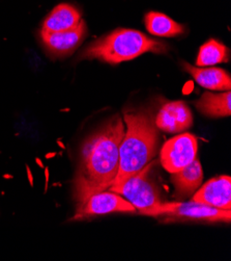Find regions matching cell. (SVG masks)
Listing matches in <instances>:
<instances>
[{
	"instance_id": "1",
	"label": "cell",
	"mask_w": 231,
	"mask_h": 261,
	"mask_svg": "<svg viewBox=\"0 0 231 261\" xmlns=\"http://www.w3.org/2000/svg\"><path fill=\"white\" fill-rule=\"evenodd\" d=\"M124 132L125 126L117 116L84 142L74 180V198L77 208L90 196L112 187L118 173L119 146Z\"/></svg>"
},
{
	"instance_id": "2",
	"label": "cell",
	"mask_w": 231,
	"mask_h": 261,
	"mask_svg": "<svg viewBox=\"0 0 231 261\" xmlns=\"http://www.w3.org/2000/svg\"><path fill=\"white\" fill-rule=\"evenodd\" d=\"M125 132L119 146V168L112 187L141 171L156 158L159 146L158 128L145 112L124 114Z\"/></svg>"
},
{
	"instance_id": "3",
	"label": "cell",
	"mask_w": 231,
	"mask_h": 261,
	"mask_svg": "<svg viewBox=\"0 0 231 261\" xmlns=\"http://www.w3.org/2000/svg\"><path fill=\"white\" fill-rule=\"evenodd\" d=\"M167 50L168 46L161 41L153 40L138 31L119 29L92 42L80 58L116 65L134 60L146 52L165 54Z\"/></svg>"
},
{
	"instance_id": "4",
	"label": "cell",
	"mask_w": 231,
	"mask_h": 261,
	"mask_svg": "<svg viewBox=\"0 0 231 261\" xmlns=\"http://www.w3.org/2000/svg\"><path fill=\"white\" fill-rule=\"evenodd\" d=\"M139 214L156 219H163L165 221L193 220L222 223H230L231 221V211L219 210V208L194 201L187 203L163 202L151 210L143 211Z\"/></svg>"
},
{
	"instance_id": "5",
	"label": "cell",
	"mask_w": 231,
	"mask_h": 261,
	"mask_svg": "<svg viewBox=\"0 0 231 261\" xmlns=\"http://www.w3.org/2000/svg\"><path fill=\"white\" fill-rule=\"evenodd\" d=\"M151 167L152 164H148L121 185L109 188V191L124 197L139 213L160 205L163 203L160 190L149 176Z\"/></svg>"
},
{
	"instance_id": "6",
	"label": "cell",
	"mask_w": 231,
	"mask_h": 261,
	"mask_svg": "<svg viewBox=\"0 0 231 261\" xmlns=\"http://www.w3.org/2000/svg\"><path fill=\"white\" fill-rule=\"evenodd\" d=\"M197 139L183 134L167 141L161 150V164L169 173H175L189 166L197 158Z\"/></svg>"
},
{
	"instance_id": "7",
	"label": "cell",
	"mask_w": 231,
	"mask_h": 261,
	"mask_svg": "<svg viewBox=\"0 0 231 261\" xmlns=\"http://www.w3.org/2000/svg\"><path fill=\"white\" fill-rule=\"evenodd\" d=\"M136 208L113 192H100L90 196L80 207L76 208L74 220H81L112 213H135Z\"/></svg>"
},
{
	"instance_id": "8",
	"label": "cell",
	"mask_w": 231,
	"mask_h": 261,
	"mask_svg": "<svg viewBox=\"0 0 231 261\" xmlns=\"http://www.w3.org/2000/svg\"><path fill=\"white\" fill-rule=\"evenodd\" d=\"M41 39L48 54L53 58H64L78 48L86 37V24L82 20L76 28L63 32L41 31Z\"/></svg>"
},
{
	"instance_id": "9",
	"label": "cell",
	"mask_w": 231,
	"mask_h": 261,
	"mask_svg": "<svg viewBox=\"0 0 231 261\" xmlns=\"http://www.w3.org/2000/svg\"><path fill=\"white\" fill-rule=\"evenodd\" d=\"M155 124L164 133L181 134L192 126L193 116L185 102L171 101L162 107Z\"/></svg>"
},
{
	"instance_id": "10",
	"label": "cell",
	"mask_w": 231,
	"mask_h": 261,
	"mask_svg": "<svg viewBox=\"0 0 231 261\" xmlns=\"http://www.w3.org/2000/svg\"><path fill=\"white\" fill-rule=\"evenodd\" d=\"M192 201L223 211H231V177L222 175L211 179L195 192Z\"/></svg>"
},
{
	"instance_id": "11",
	"label": "cell",
	"mask_w": 231,
	"mask_h": 261,
	"mask_svg": "<svg viewBox=\"0 0 231 261\" xmlns=\"http://www.w3.org/2000/svg\"><path fill=\"white\" fill-rule=\"evenodd\" d=\"M183 69L188 72L194 81L201 86L211 91H230L231 78L227 71L221 68H199L193 67L188 63H182Z\"/></svg>"
},
{
	"instance_id": "12",
	"label": "cell",
	"mask_w": 231,
	"mask_h": 261,
	"mask_svg": "<svg viewBox=\"0 0 231 261\" xmlns=\"http://www.w3.org/2000/svg\"><path fill=\"white\" fill-rule=\"evenodd\" d=\"M203 171L197 158L186 168L172 173L171 182L175 189V196L178 199L191 197L202 185Z\"/></svg>"
},
{
	"instance_id": "13",
	"label": "cell",
	"mask_w": 231,
	"mask_h": 261,
	"mask_svg": "<svg viewBox=\"0 0 231 261\" xmlns=\"http://www.w3.org/2000/svg\"><path fill=\"white\" fill-rule=\"evenodd\" d=\"M82 21L80 12L75 7L61 4L55 7L43 23L42 31L45 32H63L76 28Z\"/></svg>"
},
{
	"instance_id": "14",
	"label": "cell",
	"mask_w": 231,
	"mask_h": 261,
	"mask_svg": "<svg viewBox=\"0 0 231 261\" xmlns=\"http://www.w3.org/2000/svg\"><path fill=\"white\" fill-rule=\"evenodd\" d=\"M196 109L210 118H224L231 115V93H204L194 102Z\"/></svg>"
},
{
	"instance_id": "15",
	"label": "cell",
	"mask_w": 231,
	"mask_h": 261,
	"mask_svg": "<svg viewBox=\"0 0 231 261\" xmlns=\"http://www.w3.org/2000/svg\"><path fill=\"white\" fill-rule=\"evenodd\" d=\"M144 22L147 32L153 36L172 38L185 33V28L182 24H178L162 13H147L145 15Z\"/></svg>"
},
{
	"instance_id": "16",
	"label": "cell",
	"mask_w": 231,
	"mask_h": 261,
	"mask_svg": "<svg viewBox=\"0 0 231 261\" xmlns=\"http://www.w3.org/2000/svg\"><path fill=\"white\" fill-rule=\"evenodd\" d=\"M229 59V49L221 42L211 39L200 47L196 65L197 67H210L221 63H228Z\"/></svg>"
}]
</instances>
